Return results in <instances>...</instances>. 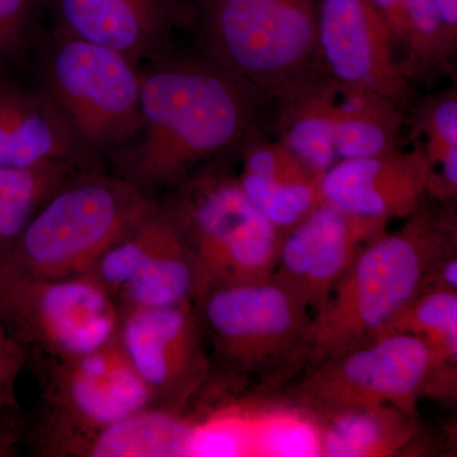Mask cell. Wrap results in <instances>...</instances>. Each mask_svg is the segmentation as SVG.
<instances>
[{
	"label": "cell",
	"instance_id": "1",
	"mask_svg": "<svg viewBox=\"0 0 457 457\" xmlns=\"http://www.w3.org/2000/svg\"><path fill=\"white\" fill-rule=\"evenodd\" d=\"M139 126L104 167L161 200L239 146L262 96L200 51L171 49L140 64Z\"/></svg>",
	"mask_w": 457,
	"mask_h": 457
},
{
	"label": "cell",
	"instance_id": "2",
	"mask_svg": "<svg viewBox=\"0 0 457 457\" xmlns=\"http://www.w3.org/2000/svg\"><path fill=\"white\" fill-rule=\"evenodd\" d=\"M405 219L399 230H385L362 246L312 318L309 363L386 335L431 287L442 262L456 254V228L445 213L425 201Z\"/></svg>",
	"mask_w": 457,
	"mask_h": 457
},
{
	"label": "cell",
	"instance_id": "3",
	"mask_svg": "<svg viewBox=\"0 0 457 457\" xmlns=\"http://www.w3.org/2000/svg\"><path fill=\"white\" fill-rule=\"evenodd\" d=\"M192 306L212 369L228 380L281 387L308 366L312 312L278 282H206Z\"/></svg>",
	"mask_w": 457,
	"mask_h": 457
},
{
	"label": "cell",
	"instance_id": "4",
	"mask_svg": "<svg viewBox=\"0 0 457 457\" xmlns=\"http://www.w3.org/2000/svg\"><path fill=\"white\" fill-rule=\"evenodd\" d=\"M146 196L104 165L84 168L35 212L9 253L7 278L86 275L96 261L152 212Z\"/></svg>",
	"mask_w": 457,
	"mask_h": 457
},
{
	"label": "cell",
	"instance_id": "5",
	"mask_svg": "<svg viewBox=\"0 0 457 457\" xmlns=\"http://www.w3.org/2000/svg\"><path fill=\"white\" fill-rule=\"evenodd\" d=\"M194 27L197 50L262 97L321 71L317 0H210Z\"/></svg>",
	"mask_w": 457,
	"mask_h": 457
},
{
	"label": "cell",
	"instance_id": "6",
	"mask_svg": "<svg viewBox=\"0 0 457 457\" xmlns=\"http://www.w3.org/2000/svg\"><path fill=\"white\" fill-rule=\"evenodd\" d=\"M29 55L36 79L87 154L104 165L139 126L140 64L110 47L44 27Z\"/></svg>",
	"mask_w": 457,
	"mask_h": 457
},
{
	"label": "cell",
	"instance_id": "7",
	"mask_svg": "<svg viewBox=\"0 0 457 457\" xmlns=\"http://www.w3.org/2000/svg\"><path fill=\"white\" fill-rule=\"evenodd\" d=\"M451 371L422 339L389 333L309 363L295 380L291 398L317 420L380 407L411 413L418 398L453 378Z\"/></svg>",
	"mask_w": 457,
	"mask_h": 457
},
{
	"label": "cell",
	"instance_id": "8",
	"mask_svg": "<svg viewBox=\"0 0 457 457\" xmlns=\"http://www.w3.org/2000/svg\"><path fill=\"white\" fill-rule=\"evenodd\" d=\"M161 200L170 207L207 282L251 284L270 278L285 236L255 209L237 177L210 165Z\"/></svg>",
	"mask_w": 457,
	"mask_h": 457
},
{
	"label": "cell",
	"instance_id": "9",
	"mask_svg": "<svg viewBox=\"0 0 457 457\" xmlns=\"http://www.w3.org/2000/svg\"><path fill=\"white\" fill-rule=\"evenodd\" d=\"M42 455L82 456L101 429L154 407L117 338L78 359L41 363Z\"/></svg>",
	"mask_w": 457,
	"mask_h": 457
},
{
	"label": "cell",
	"instance_id": "10",
	"mask_svg": "<svg viewBox=\"0 0 457 457\" xmlns=\"http://www.w3.org/2000/svg\"><path fill=\"white\" fill-rule=\"evenodd\" d=\"M5 279L9 302L41 363L78 359L117 338L121 311L116 297L88 273Z\"/></svg>",
	"mask_w": 457,
	"mask_h": 457
},
{
	"label": "cell",
	"instance_id": "11",
	"mask_svg": "<svg viewBox=\"0 0 457 457\" xmlns=\"http://www.w3.org/2000/svg\"><path fill=\"white\" fill-rule=\"evenodd\" d=\"M117 341L156 408L185 413L212 375L192 303L121 312Z\"/></svg>",
	"mask_w": 457,
	"mask_h": 457
},
{
	"label": "cell",
	"instance_id": "12",
	"mask_svg": "<svg viewBox=\"0 0 457 457\" xmlns=\"http://www.w3.org/2000/svg\"><path fill=\"white\" fill-rule=\"evenodd\" d=\"M318 60L339 93H374L404 106L409 78L369 0H317Z\"/></svg>",
	"mask_w": 457,
	"mask_h": 457
},
{
	"label": "cell",
	"instance_id": "13",
	"mask_svg": "<svg viewBox=\"0 0 457 457\" xmlns=\"http://www.w3.org/2000/svg\"><path fill=\"white\" fill-rule=\"evenodd\" d=\"M42 27L119 51L137 64L174 49L194 27L192 0H41Z\"/></svg>",
	"mask_w": 457,
	"mask_h": 457
},
{
	"label": "cell",
	"instance_id": "14",
	"mask_svg": "<svg viewBox=\"0 0 457 457\" xmlns=\"http://www.w3.org/2000/svg\"><path fill=\"white\" fill-rule=\"evenodd\" d=\"M387 224L323 201L286 234L270 278L293 293L314 318L362 246L386 230Z\"/></svg>",
	"mask_w": 457,
	"mask_h": 457
},
{
	"label": "cell",
	"instance_id": "15",
	"mask_svg": "<svg viewBox=\"0 0 457 457\" xmlns=\"http://www.w3.org/2000/svg\"><path fill=\"white\" fill-rule=\"evenodd\" d=\"M433 179L423 146L336 162L320 179L324 201L343 212L390 222L417 212Z\"/></svg>",
	"mask_w": 457,
	"mask_h": 457
},
{
	"label": "cell",
	"instance_id": "16",
	"mask_svg": "<svg viewBox=\"0 0 457 457\" xmlns=\"http://www.w3.org/2000/svg\"><path fill=\"white\" fill-rule=\"evenodd\" d=\"M95 165L35 75L22 88L0 90V168Z\"/></svg>",
	"mask_w": 457,
	"mask_h": 457
},
{
	"label": "cell",
	"instance_id": "17",
	"mask_svg": "<svg viewBox=\"0 0 457 457\" xmlns=\"http://www.w3.org/2000/svg\"><path fill=\"white\" fill-rule=\"evenodd\" d=\"M339 90L323 71L276 98L279 143L312 174L323 177L336 162V107Z\"/></svg>",
	"mask_w": 457,
	"mask_h": 457
},
{
	"label": "cell",
	"instance_id": "18",
	"mask_svg": "<svg viewBox=\"0 0 457 457\" xmlns=\"http://www.w3.org/2000/svg\"><path fill=\"white\" fill-rule=\"evenodd\" d=\"M194 423L185 413L150 407L96 433L82 456H187Z\"/></svg>",
	"mask_w": 457,
	"mask_h": 457
},
{
	"label": "cell",
	"instance_id": "19",
	"mask_svg": "<svg viewBox=\"0 0 457 457\" xmlns=\"http://www.w3.org/2000/svg\"><path fill=\"white\" fill-rule=\"evenodd\" d=\"M402 106L374 93H339L336 107L338 161L386 154L399 149Z\"/></svg>",
	"mask_w": 457,
	"mask_h": 457
},
{
	"label": "cell",
	"instance_id": "20",
	"mask_svg": "<svg viewBox=\"0 0 457 457\" xmlns=\"http://www.w3.org/2000/svg\"><path fill=\"white\" fill-rule=\"evenodd\" d=\"M318 422L323 456L390 455L413 435L411 413L394 407L359 409Z\"/></svg>",
	"mask_w": 457,
	"mask_h": 457
},
{
	"label": "cell",
	"instance_id": "21",
	"mask_svg": "<svg viewBox=\"0 0 457 457\" xmlns=\"http://www.w3.org/2000/svg\"><path fill=\"white\" fill-rule=\"evenodd\" d=\"M183 242L170 207L159 200L137 227L102 253L88 275L116 297L147 262Z\"/></svg>",
	"mask_w": 457,
	"mask_h": 457
},
{
	"label": "cell",
	"instance_id": "22",
	"mask_svg": "<svg viewBox=\"0 0 457 457\" xmlns=\"http://www.w3.org/2000/svg\"><path fill=\"white\" fill-rule=\"evenodd\" d=\"M206 278L186 242L152 261L116 296L120 311L156 309L194 303Z\"/></svg>",
	"mask_w": 457,
	"mask_h": 457
},
{
	"label": "cell",
	"instance_id": "23",
	"mask_svg": "<svg viewBox=\"0 0 457 457\" xmlns=\"http://www.w3.org/2000/svg\"><path fill=\"white\" fill-rule=\"evenodd\" d=\"M88 168V167H87ZM84 168H0V246L9 253L35 212L62 183Z\"/></svg>",
	"mask_w": 457,
	"mask_h": 457
},
{
	"label": "cell",
	"instance_id": "24",
	"mask_svg": "<svg viewBox=\"0 0 457 457\" xmlns=\"http://www.w3.org/2000/svg\"><path fill=\"white\" fill-rule=\"evenodd\" d=\"M418 131L433 168L429 196L446 200L457 192V95L446 90L429 98L417 113Z\"/></svg>",
	"mask_w": 457,
	"mask_h": 457
},
{
	"label": "cell",
	"instance_id": "25",
	"mask_svg": "<svg viewBox=\"0 0 457 457\" xmlns=\"http://www.w3.org/2000/svg\"><path fill=\"white\" fill-rule=\"evenodd\" d=\"M408 333L426 342L438 359L455 368L457 361V291L431 287L423 291L387 330Z\"/></svg>",
	"mask_w": 457,
	"mask_h": 457
},
{
	"label": "cell",
	"instance_id": "26",
	"mask_svg": "<svg viewBox=\"0 0 457 457\" xmlns=\"http://www.w3.org/2000/svg\"><path fill=\"white\" fill-rule=\"evenodd\" d=\"M320 179L287 182L262 179L243 171L237 177L255 209L284 236L323 203Z\"/></svg>",
	"mask_w": 457,
	"mask_h": 457
},
{
	"label": "cell",
	"instance_id": "27",
	"mask_svg": "<svg viewBox=\"0 0 457 457\" xmlns=\"http://www.w3.org/2000/svg\"><path fill=\"white\" fill-rule=\"evenodd\" d=\"M411 41L403 62L409 79L449 71L457 41L445 29L435 0H405Z\"/></svg>",
	"mask_w": 457,
	"mask_h": 457
},
{
	"label": "cell",
	"instance_id": "28",
	"mask_svg": "<svg viewBox=\"0 0 457 457\" xmlns=\"http://www.w3.org/2000/svg\"><path fill=\"white\" fill-rule=\"evenodd\" d=\"M243 173L273 180L320 179L305 167L279 141H270L257 130H249L242 144Z\"/></svg>",
	"mask_w": 457,
	"mask_h": 457
},
{
	"label": "cell",
	"instance_id": "29",
	"mask_svg": "<svg viewBox=\"0 0 457 457\" xmlns=\"http://www.w3.org/2000/svg\"><path fill=\"white\" fill-rule=\"evenodd\" d=\"M41 31V0H0V51L31 54Z\"/></svg>",
	"mask_w": 457,
	"mask_h": 457
},
{
	"label": "cell",
	"instance_id": "30",
	"mask_svg": "<svg viewBox=\"0 0 457 457\" xmlns=\"http://www.w3.org/2000/svg\"><path fill=\"white\" fill-rule=\"evenodd\" d=\"M383 18L385 25L392 33L396 47L407 53L411 41V27L405 0H369Z\"/></svg>",
	"mask_w": 457,
	"mask_h": 457
},
{
	"label": "cell",
	"instance_id": "31",
	"mask_svg": "<svg viewBox=\"0 0 457 457\" xmlns=\"http://www.w3.org/2000/svg\"><path fill=\"white\" fill-rule=\"evenodd\" d=\"M432 286L436 287L446 288V290L457 291V257L456 254L446 258L437 272H436L435 279Z\"/></svg>",
	"mask_w": 457,
	"mask_h": 457
},
{
	"label": "cell",
	"instance_id": "32",
	"mask_svg": "<svg viewBox=\"0 0 457 457\" xmlns=\"http://www.w3.org/2000/svg\"><path fill=\"white\" fill-rule=\"evenodd\" d=\"M22 361V352L16 345H0V383L17 371Z\"/></svg>",
	"mask_w": 457,
	"mask_h": 457
},
{
	"label": "cell",
	"instance_id": "33",
	"mask_svg": "<svg viewBox=\"0 0 457 457\" xmlns=\"http://www.w3.org/2000/svg\"><path fill=\"white\" fill-rule=\"evenodd\" d=\"M435 4L450 37L457 41V0H435Z\"/></svg>",
	"mask_w": 457,
	"mask_h": 457
},
{
	"label": "cell",
	"instance_id": "34",
	"mask_svg": "<svg viewBox=\"0 0 457 457\" xmlns=\"http://www.w3.org/2000/svg\"><path fill=\"white\" fill-rule=\"evenodd\" d=\"M192 2L195 3V5H196V8L198 5H203L204 3L210 2V0H192Z\"/></svg>",
	"mask_w": 457,
	"mask_h": 457
}]
</instances>
